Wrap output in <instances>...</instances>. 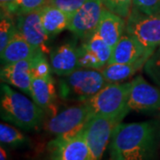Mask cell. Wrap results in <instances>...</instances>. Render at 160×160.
I'll list each match as a JSON object with an SVG mask.
<instances>
[{
    "mask_svg": "<svg viewBox=\"0 0 160 160\" xmlns=\"http://www.w3.org/2000/svg\"><path fill=\"white\" fill-rule=\"evenodd\" d=\"M160 143V121L120 123L112 132L111 160H154Z\"/></svg>",
    "mask_w": 160,
    "mask_h": 160,
    "instance_id": "cell-1",
    "label": "cell"
},
{
    "mask_svg": "<svg viewBox=\"0 0 160 160\" xmlns=\"http://www.w3.org/2000/svg\"><path fill=\"white\" fill-rule=\"evenodd\" d=\"M0 113L3 120L27 131L38 128L46 121L44 109L6 83L1 84Z\"/></svg>",
    "mask_w": 160,
    "mask_h": 160,
    "instance_id": "cell-2",
    "label": "cell"
},
{
    "mask_svg": "<svg viewBox=\"0 0 160 160\" xmlns=\"http://www.w3.org/2000/svg\"><path fill=\"white\" fill-rule=\"evenodd\" d=\"M107 84L101 70L78 69L68 76L60 77L58 95L63 101L86 102Z\"/></svg>",
    "mask_w": 160,
    "mask_h": 160,
    "instance_id": "cell-3",
    "label": "cell"
},
{
    "mask_svg": "<svg viewBox=\"0 0 160 160\" xmlns=\"http://www.w3.org/2000/svg\"><path fill=\"white\" fill-rule=\"evenodd\" d=\"M131 82L108 83L86 103L92 116H100L121 123L128 114Z\"/></svg>",
    "mask_w": 160,
    "mask_h": 160,
    "instance_id": "cell-4",
    "label": "cell"
},
{
    "mask_svg": "<svg viewBox=\"0 0 160 160\" xmlns=\"http://www.w3.org/2000/svg\"><path fill=\"white\" fill-rule=\"evenodd\" d=\"M91 118V111L87 104L80 102L51 116L45 121L44 129L55 137H74L84 130Z\"/></svg>",
    "mask_w": 160,
    "mask_h": 160,
    "instance_id": "cell-5",
    "label": "cell"
},
{
    "mask_svg": "<svg viewBox=\"0 0 160 160\" xmlns=\"http://www.w3.org/2000/svg\"><path fill=\"white\" fill-rule=\"evenodd\" d=\"M126 33L154 52L160 45V15L145 14L132 6L126 19Z\"/></svg>",
    "mask_w": 160,
    "mask_h": 160,
    "instance_id": "cell-6",
    "label": "cell"
},
{
    "mask_svg": "<svg viewBox=\"0 0 160 160\" xmlns=\"http://www.w3.org/2000/svg\"><path fill=\"white\" fill-rule=\"evenodd\" d=\"M104 9L102 0H87L71 14L68 29L77 38L88 39L96 32Z\"/></svg>",
    "mask_w": 160,
    "mask_h": 160,
    "instance_id": "cell-7",
    "label": "cell"
},
{
    "mask_svg": "<svg viewBox=\"0 0 160 160\" xmlns=\"http://www.w3.org/2000/svg\"><path fill=\"white\" fill-rule=\"evenodd\" d=\"M119 122L111 118L92 116L83 130L86 144L90 150L91 160H102V155Z\"/></svg>",
    "mask_w": 160,
    "mask_h": 160,
    "instance_id": "cell-8",
    "label": "cell"
},
{
    "mask_svg": "<svg viewBox=\"0 0 160 160\" xmlns=\"http://www.w3.org/2000/svg\"><path fill=\"white\" fill-rule=\"evenodd\" d=\"M129 111L153 112L160 110V90L138 75L131 81L128 100Z\"/></svg>",
    "mask_w": 160,
    "mask_h": 160,
    "instance_id": "cell-9",
    "label": "cell"
},
{
    "mask_svg": "<svg viewBox=\"0 0 160 160\" xmlns=\"http://www.w3.org/2000/svg\"><path fill=\"white\" fill-rule=\"evenodd\" d=\"M113 48L95 32L78 46L79 69H102L108 64Z\"/></svg>",
    "mask_w": 160,
    "mask_h": 160,
    "instance_id": "cell-10",
    "label": "cell"
},
{
    "mask_svg": "<svg viewBox=\"0 0 160 160\" xmlns=\"http://www.w3.org/2000/svg\"><path fill=\"white\" fill-rule=\"evenodd\" d=\"M50 160H91L83 131L71 138L55 137L47 145Z\"/></svg>",
    "mask_w": 160,
    "mask_h": 160,
    "instance_id": "cell-11",
    "label": "cell"
},
{
    "mask_svg": "<svg viewBox=\"0 0 160 160\" xmlns=\"http://www.w3.org/2000/svg\"><path fill=\"white\" fill-rule=\"evenodd\" d=\"M18 31L29 44L38 50L49 53L50 49L47 46L49 35L46 33L41 20V11L31 12L26 14L16 16Z\"/></svg>",
    "mask_w": 160,
    "mask_h": 160,
    "instance_id": "cell-12",
    "label": "cell"
},
{
    "mask_svg": "<svg viewBox=\"0 0 160 160\" xmlns=\"http://www.w3.org/2000/svg\"><path fill=\"white\" fill-rule=\"evenodd\" d=\"M30 97L47 115L53 116L58 112V92L54 80L49 77H33L31 81Z\"/></svg>",
    "mask_w": 160,
    "mask_h": 160,
    "instance_id": "cell-13",
    "label": "cell"
},
{
    "mask_svg": "<svg viewBox=\"0 0 160 160\" xmlns=\"http://www.w3.org/2000/svg\"><path fill=\"white\" fill-rule=\"evenodd\" d=\"M49 62L52 71L58 77H65L79 69L78 46L66 43L50 50Z\"/></svg>",
    "mask_w": 160,
    "mask_h": 160,
    "instance_id": "cell-14",
    "label": "cell"
},
{
    "mask_svg": "<svg viewBox=\"0 0 160 160\" xmlns=\"http://www.w3.org/2000/svg\"><path fill=\"white\" fill-rule=\"evenodd\" d=\"M0 77L3 83L17 87L23 92L31 94V58L2 65Z\"/></svg>",
    "mask_w": 160,
    "mask_h": 160,
    "instance_id": "cell-15",
    "label": "cell"
},
{
    "mask_svg": "<svg viewBox=\"0 0 160 160\" xmlns=\"http://www.w3.org/2000/svg\"><path fill=\"white\" fill-rule=\"evenodd\" d=\"M152 53V52L148 51L133 37L126 33L113 47L108 64L135 62L140 59L149 58Z\"/></svg>",
    "mask_w": 160,
    "mask_h": 160,
    "instance_id": "cell-16",
    "label": "cell"
},
{
    "mask_svg": "<svg viewBox=\"0 0 160 160\" xmlns=\"http://www.w3.org/2000/svg\"><path fill=\"white\" fill-rule=\"evenodd\" d=\"M125 31L126 19L105 8L96 33L113 48L123 37Z\"/></svg>",
    "mask_w": 160,
    "mask_h": 160,
    "instance_id": "cell-17",
    "label": "cell"
},
{
    "mask_svg": "<svg viewBox=\"0 0 160 160\" xmlns=\"http://www.w3.org/2000/svg\"><path fill=\"white\" fill-rule=\"evenodd\" d=\"M37 51L38 49L31 46L18 31L4 48V50L0 52L1 65L29 59L34 55Z\"/></svg>",
    "mask_w": 160,
    "mask_h": 160,
    "instance_id": "cell-18",
    "label": "cell"
},
{
    "mask_svg": "<svg viewBox=\"0 0 160 160\" xmlns=\"http://www.w3.org/2000/svg\"><path fill=\"white\" fill-rule=\"evenodd\" d=\"M40 11L43 26L49 37H54L63 30L68 29L71 14L48 3L43 6Z\"/></svg>",
    "mask_w": 160,
    "mask_h": 160,
    "instance_id": "cell-19",
    "label": "cell"
},
{
    "mask_svg": "<svg viewBox=\"0 0 160 160\" xmlns=\"http://www.w3.org/2000/svg\"><path fill=\"white\" fill-rule=\"evenodd\" d=\"M149 58H142L132 63L107 64L101 71L107 83H120L129 79L145 65Z\"/></svg>",
    "mask_w": 160,
    "mask_h": 160,
    "instance_id": "cell-20",
    "label": "cell"
},
{
    "mask_svg": "<svg viewBox=\"0 0 160 160\" xmlns=\"http://www.w3.org/2000/svg\"><path fill=\"white\" fill-rule=\"evenodd\" d=\"M18 32L16 22H14L13 16L4 12H1L0 22V52L7 46L10 40Z\"/></svg>",
    "mask_w": 160,
    "mask_h": 160,
    "instance_id": "cell-21",
    "label": "cell"
},
{
    "mask_svg": "<svg viewBox=\"0 0 160 160\" xmlns=\"http://www.w3.org/2000/svg\"><path fill=\"white\" fill-rule=\"evenodd\" d=\"M47 3L48 0H17L7 11L1 12H4L14 17L40 10Z\"/></svg>",
    "mask_w": 160,
    "mask_h": 160,
    "instance_id": "cell-22",
    "label": "cell"
},
{
    "mask_svg": "<svg viewBox=\"0 0 160 160\" xmlns=\"http://www.w3.org/2000/svg\"><path fill=\"white\" fill-rule=\"evenodd\" d=\"M28 138L13 126L1 123L0 125V142L2 144L20 146L27 142Z\"/></svg>",
    "mask_w": 160,
    "mask_h": 160,
    "instance_id": "cell-23",
    "label": "cell"
},
{
    "mask_svg": "<svg viewBox=\"0 0 160 160\" xmlns=\"http://www.w3.org/2000/svg\"><path fill=\"white\" fill-rule=\"evenodd\" d=\"M31 70L33 77H49L52 76L50 62L46 59V53L38 50L31 57Z\"/></svg>",
    "mask_w": 160,
    "mask_h": 160,
    "instance_id": "cell-24",
    "label": "cell"
},
{
    "mask_svg": "<svg viewBox=\"0 0 160 160\" xmlns=\"http://www.w3.org/2000/svg\"><path fill=\"white\" fill-rule=\"evenodd\" d=\"M144 70L149 78L160 87V45L145 63Z\"/></svg>",
    "mask_w": 160,
    "mask_h": 160,
    "instance_id": "cell-25",
    "label": "cell"
},
{
    "mask_svg": "<svg viewBox=\"0 0 160 160\" xmlns=\"http://www.w3.org/2000/svg\"><path fill=\"white\" fill-rule=\"evenodd\" d=\"M106 9L126 19L132 8V0H102Z\"/></svg>",
    "mask_w": 160,
    "mask_h": 160,
    "instance_id": "cell-26",
    "label": "cell"
},
{
    "mask_svg": "<svg viewBox=\"0 0 160 160\" xmlns=\"http://www.w3.org/2000/svg\"><path fill=\"white\" fill-rule=\"evenodd\" d=\"M138 10L149 15H160V0H132Z\"/></svg>",
    "mask_w": 160,
    "mask_h": 160,
    "instance_id": "cell-27",
    "label": "cell"
},
{
    "mask_svg": "<svg viewBox=\"0 0 160 160\" xmlns=\"http://www.w3.org/2000/svg\"><path fill=\"white\" fill-rule=\"evenodd\" d=\"M87 0H48V4L55 6L65 12L72 14L86 3Z\"/></svg>",
    "mask_w": 160,
    "mask_h": 160,
    "instance_id": "cell-28",
    "label": "cell"
},
{
    "mask_svg": "<svg viewBox=\"0 0 160 160\" xmlns=\"http://www.w3.org/2000/svg\"><path fill=\"white\" fill-rule=\"evenodd\" d=\"M17 0H0L1 4V11L6 12L11 7Z\"/></svg>",
    "mask_w": 160,
    "mask_h": 160,
    "instance_id": "cell-29",
    "label": "cell"
},
{
    "mask_svg": "<svg viewBox=\"0 0 160 160\" xmlns=\"http://www.w3.org/2000/svg\"><path fill=\"white\" fill-rule=\"evenodd\" d=\"M0 160H7V153L3 146L0 148Z\"/></svg>",
    "mask_w": 160,
    "mask_h": 160,
    "instance_id": "cell-30",
    "label": "cell"
}]
</instances>
